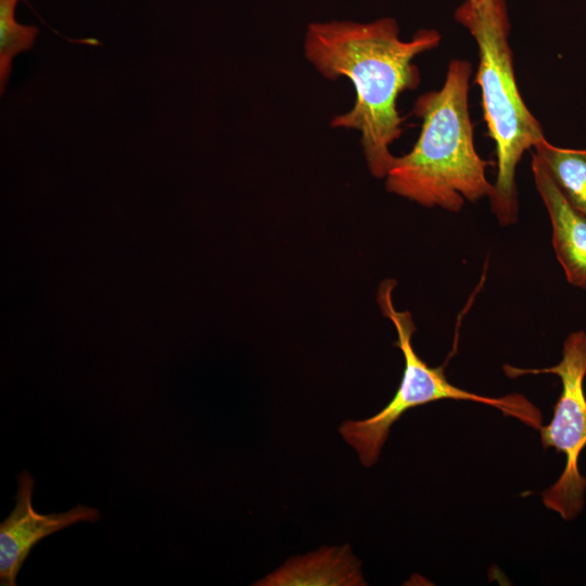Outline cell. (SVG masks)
Masks as SVG:
<instances>
[{"instance_id": "obj_6", "label": "cell", "mask_w": 586, "mask_h": 586, "mask_svg": "<svg viewBox=\"0 0 586 586\" xmlns=\"http://www.w3.org/2000/svg\"><path fill=\"white\" fill-rule=\"evenodd\" d=\"M34 477L17 476L15 507L0 524V584L15 586L16 576L30 550L42 538L80 522L95 523V508L77 505L65 512L42 514L33 506Z\"/></svg>"}, {"instance_id": "obj_5", "label": "cell", "mask_w": 586, "mask_h": 586, "mask_svg": "<svg viewBox=\"0 0 586 586\" xmlns=\"http://www.w3.org/2000/svg\"><path fill=\"white\" fill-rule=\"evenodd\" d=\"M504 371L509 378L552 373L561 380L552 418L538 430L543 447L562 453L565 466L555 484L543 493V502L562 519L573 520L583 510L586 491V477L578 470V457L586 446V332L575 331L565 339L562 358L556 366L522 369L505 365Z\"/></svg>"}, {"instance_id": "obj_2", "label": "cell", "mask_w": 586, "mask_h": 586, "mask_svg": "<svg viewBox=\"0 0 586 586\" xmlns=\"http://www.w3.org/2000/svg\"><path fill=\"white\" fill-rule=\"evenodd\" d=\"M472 65L450 61L440 90L421 94L413 105L421 131L412 149L396 157L385 176L388 192L425 207L459 212L464 202L493 193L476 152L469 112Z\"/></svg>"}, {"instance_id": "obj_8", "label": "cell", "mask_w": 586, "mask_h": 586, "mask_svg": "<svg viewBox=\"0 0 586 586\" xmlns=\"http://www.w3.org/2000/svg\"><path fill=\"white\" fill-rule=\"evenodd\" d=\"M347 549H327L293 559L257 585H359L358 564Z\"/></svg>"}, {"instance_id": "obj_4", "label": "cell", "mask_w": 586, "mask_h": 586, "mask_svg": "<svg viewBox=\"0 0 586 586\" xmlns=\"http://www.w3.org/2000/svg\"><path fill=\"white\" fill-rule=\"evenodd\" d=\"M395 286V280L382 281L378 289L377 301L383 316L393 323L397 332V341L394 344L404 355L405 367L399 386L390 403L377 415L364 420H347L339 429L346 443L357 451L365 467H371L377 462L392 425L406 411L441 399L488 405L530 426L535 429L542 426L540 411L524 396L514 393L495 398L468 392L447 380L444 367H430L421 359L412 346L416 324L411 314L408 310H397L393 304L392 292Z\"/></svg>"}, {"instance_id": "obj_1", "label": "cell", "mask_w": 586, "mask_h": 586, "mask_svg": "<svg viewBox=\"0 0 586 586\" xmlns=\"http://www.w3.org/2000/svg\"><path fill=\"white\" fill-rule=\"evenodd\" d=\"M441 35L420 29L410 40H402L392 17L373 22H314L307 27L306 59L328 79L347 78L355 90L353 107L334 116V128L360 132V143L370 173L385 178L395 156L390 145L403 132L397 110L400 93L420 82L413 59L438 46Z\"/></svg>"}, {"instance_id": "obj_7", "label": "cell", "mask_w": 586, "mask_h": 586, "mask_svg": "<svg viewBox=\"0 0 586 586\" xmlns=\"http://www.w3.org/2000/svg\"><path fill=\"white\" fill-rule=\"evenodd\" d=\"M532 173L550 218L557 259L568 282L586 290V216L569 204L535 153Z\"/></svg>"}, {"instance_id": "obj_10", "label": "cell", "mask_w": 586, "mask_h": 586, "mask_svg": "<svg viewBox=\"0 0 586 586\" xmlns=\"http://www.w3.org/2000/svg\"><path fill=\"white\" fill-rule=\"evenodd\" d=\"M21 0H0V93L3 94L11 76L13 59L31 50L39 34L34 25L20 24L15 9Z\"/></svg>"}, {"instance_id": "obj_9", "label": "cell", "mask_w": 586, "mask_h": 586, "mask_svg": "<svg viewBox=\"0 0 586 586\" xmlns=\"http://www.w3.org/2000/svg\"><path fill=\"white\" fill-rule=\"evenodd\" d=\"M533 149L564 199L586 216V150L556 146L545 137Z\"/></svg>"}, {"instance_id": "obj_3", "label": "cell", "mask_w": 586, "mask_h": 586, "mask_svg": "<svg viewBox=\"0 0 586 586\" xmlns=\"http://www.w3.org/2000/svg\"><path fill=\"white\" fill-rule=\"evenodd\" d=\"M455 16L477 46L475 82L497 161L491 208L500 226H510L518 220L519 211L515 169L523 154L544 138L543 128L517 85L505 0H466Z\"/></svg>"}]
</instances>
